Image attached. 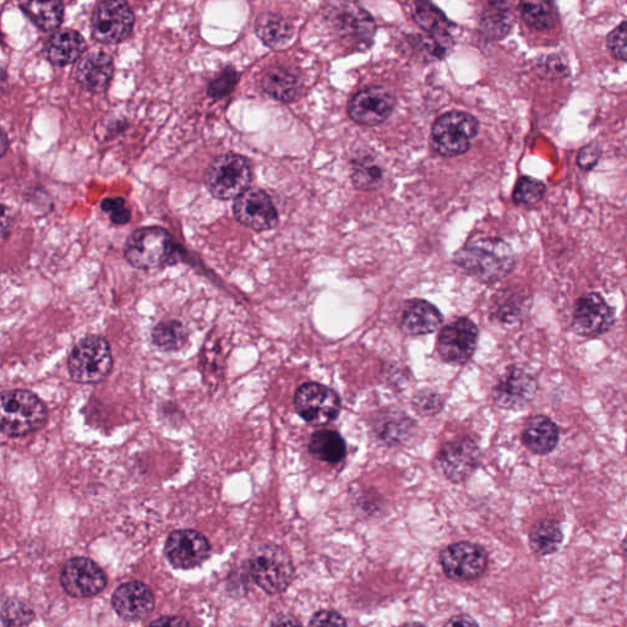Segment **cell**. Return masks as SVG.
I'll return each mask as SVG.
<instances>
[{
    "instance_id": "obj_50",
    "label": "cell",
    "mask_w": 627,
    "mask_h": 627,
    "mask_svg": "<svg viewBox=\"0 0 627 627\" xmlns=\"http://www.w3.org/2000/svg\"><path fill=\"white\" fill-rule=\"evenodd\" d=\"M626 323H627V320H626Z\"/></svg>"
},
{
    "instance_id": "obj_40",
    "label": "cell",
    "mask_w": 627,
    "mask_h": 627,
    "mask_svg": "<svg viewBox=\"0 0 627 627\" xmlns=\"http://www.w3.org/2000/svg\"><path fill=\"white\" fill-rule=\"evenodd\" d=\"M601 158V149L597 144H591L583 147L577 156V165L580 166L583 171H591L592 168L597 166Z\"/></svg>"
},
{
    "instance_id": "obj_15",
    "label": "cell",
    "mask_w": 627,
    "mask_h": 627,
    "mask_svg": "<svg viewBox=\"0 0 627 627\" xmlns=\"http://www.w3.org/2000/svg\"><path fill=\"white\" fill-rule=\"evenodd\" d=\"M615 312L598 293H586L577 299L572 316V329L577 335L594 338L612 329Z\"/></svg>"
},
{
    "instance_id": "obj_24",
    "label": "cell",
    "mask_w": 627,
    "mask_h": 627,
    "mask_svg": "<svg viewBox=\"0 0 627 627\" xmlns=\"http://www.w3.org/2000/svg\"><path fill=\"white\" fill-rule=\"evenodd\" d=\"M522 443L536 455H547L559 443V429L545 416H533L528 419L522 432Z\"/></svg>"
},
{
    "instance_id": "obj_20",
    "label": "cell",
    "mask_w": 627,
    "mask_h": 627,
    "mask_svg": "<svg viewBox=\"0 0 627 627\" xmlns=\"http://www.w3.org/2000/svg\"><path fill=\"white\" fill-rule=\"evenodd\" d=\"M155 604L154 592L140 581L123 583L112 596L114 612L130 623L149 618L154 612Z\"/></svg>"
},
{
    "instance_id": "obj_8",
    "label": "cell",
    "mask_w": 627,
    "mask_h": 627,
    "mask_svg": "<svg viewBox=\"0 0 627 627\" xmlns=\"http://www.w3.org/2000/svg\"><path fill=\"white\" fill-rule=\"evenodd\" d=\"M479 123L471 114L450 112L433 125L432 147L436 154L451 158L466 154L477 138Z\"/></svg>"
},
{
    "instance_id": "obj_9",
    "label": "cell",
    "mask_w": 627,
    "mask_h": 627,
    "mask_svg": "<svg viewBox=\"0 0 627 627\" xmlns=\"http://www.w3.org/2000/svg\"><path fill=\"white\" fill-rule=\"evenodd\" d=\"M135 16L127 0H102L92 15V35L103 45H117L132 34Z\"/></svg>"
},
{
    "instance_id": "obj_18",
    "label": "cell",
    "mask_w": 627,
    "mask_h": 627,
    "mask_svg": "<svg viewBox=\"0 0 627 627\" xmlns=\"http://www.w3.org/2000/svg\"><path fill=\"white\" fill-rule=\"evenodd\" d=\"M396 98L390 90L372 86L358 92L348 106V114L353 122L364 127H374L384 123L394 111Z\"/></svg>"
},
{
    "instance_id": "obj_48",
    "label": "cell",
    "mask_w": 627,
    "mask_h": 627,
    "mask_svg": "<svg viewBox=\"0 0 627 627\" xmlns=\"http://www.w3.org/2000/svg\"><path fill=\"white\" fill-rule=\"evenodd\" d=\"M623 550H624L625 558L627 560V534H626V537H625L624 542H623Z\"/></svg>"
},
{
    "instance_id": "obj_2",
    "label": "cell",
    "mask_w": 627,
    "mask_h": 627,
    "mask_svg": "<svg viewBox=\"0 0 627 627\" xmlns=\"http://www.w3.org/2000/svg\"><path fill=\"white\" fill-rule=\"evenodd\" d=\"M123 253L124 259L134 269H162L176 260L177 244L165 228L141 227L130 234Z\"/></svg>"
},
{
    "instance_id": "obj_25",
    "label": "cell",
    "mask_w": 627,
    "mask_h": 627,
    "mask_svg": "<svg viewBox=\"0 0 627 627\" xmlns=\"http://www.w3.org/2000/svg\"><path fill=\"white\" fill-rule=\"evenodd\" d=\"M19 7L43 32L57 30L63 23V0H19Z\"/></svg>"
},
{
    "instance_id": "obj_29",
    "label": "cell",
    "mask_w": 627,
    "mask_h": 627,
    "mask_svg": "<svg viewBox=\"0 0 627 627\" xmlns=\"http://www.w3.org/2000/svg\"><path fill=\"white\" fill-rule=\"evenodd\" d=\"M347 446L342 436L332 430H320L309 441V452L315 459L327 463L341 462L345 459Z\"/></svg>"
},
{
    "instance_id": "obj_5",
    "label": "cell",
    "mask_w": 627,
    "mask_h": 627,
    "mask_svg": "<svg viewBox=\"0 0 627 627\" xmlns=\"http://www.w3.org/2000/svg\"><path fill=\"white\" fill-rule=\"evenodd\" d=\"M113 369L111 345L105 337L89 335L76 343L69 353L68 370L75 383L98 384L108 378Z\"/></svg>"
},
{
    "instance_id": "obj_21",
    "label": "cell",
    "mask_w": 627,
    "mask_h": 627,
    "mask_svg": "<svg viewBox=\"0 0 627 627\" xmlns=\"http://www.w3.org/2000/svg\"><path fill=\"white\" fill-rule=\"evenodd\" d=\"M443 319V314L434 304L424 299H411L402 307L400 327L408 336H424L438 330Z\"/></svg>"
},
{
    "instance_id": "obj_49",
    "label": "cell",
    "mask_w": 627,
    "mask_h": 627,
    "mask_svg": "<svg viewBox=\"0 0 627 627\" xmlns=\"http://www.w3.org/2000/svg\"><path fill=\"white\" fill-rule=\"evenodd\" d=\"M626 454H627V444H626Z\"/></svg>"
},
{
    "instance_id": "obj_46",
    "label": "cell",
    "mask_w": 627,
    "mask_h": 627,
    "mask_svg": "<svg viewBox=\"0 0 627 627\" xmlns=\"http://www.w3.org/2000/svg\"><path fill=\"white\" fill-rule=\"evenodd\" d=\"M489 2L492 4V7L509 9L512 0H489Z\"/></svg>"
},
{
    "instance_id": "obj_31",
    "label": "cell",
    "mask_w": 627,
    "mask_h": 627,
    "mask_svg": "<svg viewBox=\"0 0 627 627\" xmlns=\"http://www.w3.org/2000/svg\"><path fill=\"white\" fill-rule=\"evenodd\" d=\"M520 13L523 21L538 31L552 29L558 20L552 0H521Z\"/></svg>"
},
{
    "instance_id": "obj_1",
    "label": "cell",
    "mask_w": 627,
    "mask_h": 627,
    "mask_svg": "<svg viewBox=\"0 0 627 627\" xmlns=\"http://www.w3.org/2000/svg\"><path fill=\"white\" fill-rule=\"evenodd\" d=\"M454 261L474 280L492 285L514 270L515 254L503 239L483 238L463 245Z\"/></svg>"
},
{
    "instance_id": "obj_17",
    "label": "cell",
    "mask_w": 627,
    "mask_h": 627,
    "mask_svg": "<svg viewBox=\"0 0 627 627\" xmlns=\"http://www.w3.org/2000/svg\"><path fill=\"white\" fill-rule=\"evenodd\" d=\"M481 461V450L476 441L468 436H461L447 443L438 456V465L449 481L461 483L467 481L476 471Z\"/></svg>"
},
{
    "instance_id": "obj_26",
    "label": "cell",
    "mask_w": 627,
    "mask_h": 627,
    "mask_svg": "<svg viewBox=\"0 0 627 627\" xmlns=\"http://www.w3.org/2000/svg\"><path fill=\"white\" fill-rule=\"evenodd\" d=\"M261 87L266 95L280 102H292L301 92L302 84L298 76L291 70L283 67H274L267 70L261 79Z\"/></svg>"
},
{
    "instance_id": "obj_14",
    "label": "cell",
    "mask_w": 627,
    "mask_h": 627,
    "mask_svg": "<svg viewBox=\"0 0 627 627\" xmlns=\"http://www.w3.org/2000/svg\"><path fill=\"white\" fill-rule=\"evenodd\" d=\"M61 585L70 597L91 598L105 591L107 575L94 560L79 556L64 564Z\"/></svg>"
},
{
    "instance_id": "obj_33",
    "label": "cell",
    "mask_w": 627,
    "mask_h": 627,
    "mask_svg": "<svg viewBox=\"0 0 627 627\" xmlns=\"http://www.w3.org/2000/svg\"><path fill=\"white\" fill-rule=\"evenodd\" d=\"M547 187L541 181L532 177H521L514 189V199L516 205L531 207L537 205L544 198Z\"/></svg>"
},
{
    "instance_id": "obj_11",
    "label": "cell",
    "mask_w": 627,
    "mask_h": 627,
    "mask_svg": "<svg viewBox=\"0 0 627 627\" xmlns=\"http://www.w3.org/2000/svg\"><path fill=\"white\" fill-rule=\"evenodd\" d=\"M479 331L468 318H456L441 329L438 352L443 361L450 364H466L478 346Z\"/></svg>"
},
{
    "instance_id": "obj_37",
    "label": "cell",
    "mask_w": 627,
    "mask_h": 627,
    "mask_svg": "<svg viewBox=\"0 0 627 627\" xmlns=\"http://www.w3.org/2000/svg\"><path fill=\"white\" fill-rule=\"evenodd\" d=\"M522 309V301L519 302V299L510 298L509 294H505L504 297L496 298L493 316L501 323L512 324L521 318Z\"/></svg>"
},
{
    "instance_id": "obj_4",
    "label": "cell",
    "mask_w": 627,
    "mask_h": 627,
    "mask_svg": "<svg viewBox=\"0 0 627 627\" xmlns=\"http://www.w3.org/2000/svg\"><path fill=\"white\" fill-rule=\"evenodd\" d=\"M45 403L34 392L10 390L2 395V421L0 427L10 438H21L37 432L47 423Z\"/></svg>"
},
{
    "instance_id": "obj_28",
    "label": "cell",
    "mask_w": 627,
    "mask_h": 627,
    "mask_svg": "<svg viewBox=\"0 0 627 627\" xmlns=\"http://www.w3.org/2000/svg\"><path fill=\"white\" fill-rule=\"evenodd\" d=\"M188 340V327L176 319L161 321L151 332L152 345L162 352L181 351Z\"/></svg>"
},
{
    "instance_id": "obj_45",
    "label": "cell",
    "mask_w": 627,
    "mask_h": 627,
    "mask_svg": "<svg viewBox=\"0 0 627 627\" xmlns=\"http://www.w3.org/2000/svg\"><path fill=\"white\" fill-rule=\"evenodd\" d=\"M449 625H457V624H462V625H474L476 624V621L472 620L470 618V616H466V619L460 620L459 616H455L454 619L450 620L449 623H447Z\"/></svg>"
},
{
    "instance_id": "obj_44",
    "label": "cell",
    "mask_w": 627,
    "mask_h": 627,
    "mask_svg": "<svg viewBox=\"0 0 627 627\" xmlns=\"http://www.w3.org/2000/svg\"><path fill=\"white\" fill-rule=\"evenodd\" d=\"M151 625H189V623L181 616H161L160 619L152 621Z\"/></svg>"
},
{
    "instance_id": "obj_43",
    "label": "cell",
    "mask_w": 627,
    "mask_h": 627,
    "mask_svg": "<svg viewBox=\"0 0 627 627\" xmlns=\"http://www.w3.org/2000/svg\"><path fill=\"white\" fill-rule=\"evenodd\" d=\"M123 206H125V199L123 198H107L101 203V209L103 212H106V214H111L112 211Z\"/></svg>"
},
{
    "instance_id": "obj_10",
    "label": "cell",
    "mask_w": 627,
    "mask_h": 627,
    "mask_svg": "<svg viewBox=\"0 0 627 627\" xmlns=\"http://www.w3.org/2000/svg\"><path fill=\"white\" fill-rule=\"evenodd\" d=\"M294 407L305 422L326 425L335 421L341 400L330 387L318 383L303 384L294 396Z\"/></svg>"
},
{
    "instance_id": "obj_3",
    "label": "cell",
    "mask_w": 627,
    "mask_h": 627,
    "mask_svg": "<svg viewBox=\"0 0 627 627\" xmlns=\"http://www.w3.org/2000/svg\"><path fill=\"white\" fill-rule=\"evenodd\" d=\"M324 20L331 34L348 49L368 48L373 42L374 19L356 3L347 0L331 3Z\"/></svg>"
},
{
    "instance_id": "obj_35",
    "label": "cell",
    "mask_w": 627,
    "mask_h": 627,
    "mask_svg": "<svg viewBox=\"0 0 627 627\" xmlns=\"http://www.w3.org/2000/svg\"><path fill=\"white\" fill-rule=\"evenodd\" d=\"M416 20L425 30L433 32L434 35H445L446 19L438 9L428 2H421L417 5Z\"/></svg>"
},
{
    "instance_id": "obj_23",
    "label": "cell",
    "mask_w": 627,
    "mask_h": 627,
    "mask_svg": "<svg viewBox=\"0 0 627 627\" xmlns=\"http://www.w3.org/2000/svg\"><path fill=\"white\" fill-rule=\"evenodd\" d=\"M87 48L85 38L75 30L56 32L45 47V56L56 67L73 64L83 56Z\"/></svg>"
},
{
    "instance_id": "obj_38",
    "label": "cell",
    "mask_w": 627,
    "mask_h": 627,
    "mask_svg": "<svg viewBox=\"0 0 627 627\" xmlns=\"http://www.w3.org/2000/svg\"><path fill=\"white\" fill-rule=\"evenodd\" d=\"M239 81V74L233 68H226L211 81L207 94L214 100H222L232 94Z\"/></svg>"
},
{
    "instance_id": "obj_42",
    "label": "cell",
    "mask_w": 627,
    "mask_h": 627,
    "mask_svg": "<svg viewBox=\"0 0 627 627\" xmlns=\"http://www.w3.org/2000/svg\"><path fill=\"white\" fill-rule=\"evenodd\" d=\"M109 220H111L113 225H127V223L132 220V211H130L127 206L119 207V209L114 210L111 214H109Z\"/></svg>"
},
{
    "instance_id": "obj_12",
    "label": "cell",
    "mask_w": 627,
    "mask_h": 627,
    "mask_svg": "<svg viewBox=\"0 0 627 627\" xmlns=\"http://www.w3.org/2000/svg\"><path fill=\"white\" fill-rule=\"evenodd\" d=\"M489 556L482 545L471 542L451 544L441 554V565L451 580L472 581L487 570Z\"/></svg>"
},
{
    "instance_id": "obj_22",
    "label": "cell",
    "mask_w": 627,
    "mask_h": 627,
    "mask_svg": "<svg viewBox=\"0 0 627 627\" xmlns=\"http://www.w3.org/2000/svg\"><path fill=\"white\" fill-rule=\"evenodd\" d=\"M113 74L112 57L103 52H95L81 59L75 70V79L92 94H102L111 84Z\"/></svg>"
},
{
    "instance_id": "obj_16",
    "label": "cell",
    "mask_w": 627,
    "mask_h": 627,
    "mask_svg": "<svg viewBox=\"0 0 627 627\" xmlns=\"http://www.w3.org/2000/svg\"><path fill=\"white\" fill-rule=\"evenodd\" d=\"M165 554L173 567L193 570L210 558L211 544L203 533L194 530H179L169 534Z\"/></svg>"
},
{
    "instance_id": "obj_47",
    "label": "cell",
    "mask_w": 627,
    "mask_h": 627,
    "mask_svg": "<svg viewBox=\"0 0 627 627\" xmlns=\"http://www.w3.org/2000/svg\"><path fill=\"white\" fill-rule=\"evenodd\" d=\"M7 146H8L7 134L3 133V140H2L3 156L7 154Z\"/></svg>"
},
{
    "instance_id": "obj_36",
    "label": "cell",
    "mask_w": 627,
    "mask_h": 627,
    "mask_svg": "<svg viewBox=\"0 0 627 627\" xmlns=\"http://www.w3.org/2000/svg\"><path fill=\"white\" fill-rule=\"evenodd\" d=\"M2 610L4 626L27 625L34 620L35 616L29 605L16 599L4 601Z\"/></svg>"
},
{
    "instance_id": "obj_32",
    "label": "cell",
    "mask_w": 627,
    "mask_h": 627,
    "mask_svg": "<svg viewBox=\"0 0 627 627\" xmlns=\"http://www.w3.org/2000/svg\"><path fill=\"white\" fill-rule=\"evenodd\" d=\"M351 177L359 190L370 192L380 187L383 183L384 172L375 158L370 156L356 157L351 163Z\"/></svg>"
},
{
    "instance_id": "obj_7",
    "label": "cell",
    "mask_w": 627,
    "mask_h": 627,
    "mask_svg": "<svg viewBox=\"0 0 627 627\" xmlns=\"http://www.w3.org/2000/svg\"><path fill=\"white\" fill-rule=\"evenodd\" d=\"M253 581L267 594H280L290 587L294 566L286 549L276 544L261 545L249 561Z\"/></svg>"
},
{
    "instance_id": "obj_19",
    "label": "cell",
    "mask_w": 627,
    "mask_h": 627,
    "mask_svg": "<svg viewBox=\"0 0 627 627\" xmlns=\"http://www.w3.org/2000/svg\"><path fill=\"white\" fill-rule=\"evenodd\" d=\"M538 391L537 379L526 370L512 367L499 380L494 389V401L504 410L525 408Z\"/></svg>"
},
{
    "instance_id": "obj_27",
    "label": "cell",
    "mask_w": 627,
    "mask_h": 627,
    "mask_svg": "<svg viewBox=\"0 0 627 627\" xmlns=\"http://www.w3.org/2000/svg\"><path fill=\"white\" fill-rule=\"evenodd\" d=\"M256 35L267 47L281 49L288 46L293 37V27L282 16L267 13L256 21Z\"/></svg>"
},
{
    "instance_id": "obj_13",
    "label": "cell",
    "mask_w": 627,
    "mask_h": 627,
    "mask_svg": "<svg viewBox=\"0 0 627 627\" xmlns=\"http://www.w3.org/2000/svg\"><path fill=\"white\" fill-rule=\"evenodd\" d=\"M233 216L242 226L255 232L274 230L278 212L274 201L264 190L249 188L234 199Z\"/></svg>"
},
{
    "instance_id": "obj_41",
    "label": "cell",
    "mask_w": 627,
    "mask_h": 627,
    "mask_svg": "<svg viewBox=\"0 0 627 627\" xmlns=\"http://www.w3.org/2000/svg\"><path fill=\"white\" fill-rule=\"evenodd\" d=\"M309 625L312 626H345L347 621L343 619L341 614L332 612V610H320V612L314 614L312 620L309 621Z\"/></svg>"
},
{
    "instance_id": "obj_6",
    "label": "cell",
    "mask_w": 627,
    "mask_h": 627,
    "mask_svg": "<svg viewBox=\"0 0 627 627\" xmlns=\"http://www.w3.org/2000/svg\"><path fill=\"white\" fill-rule=\"evenodd\" d=\"M205 187L218 200H234L253 182L249 161L242 155L223 154L212 160L204 177Z\"/></svg>"
},
{
    "instance_id": "obj_34",
    "label": "cell",
    "mask_w": 627,
    "mask_h": 627,
    "mask_svg": "<svg viewBox=\"0 0 627 627\" xmlns=\"http://www.w3.org/2000/svg\"><path fill=\"white\" fill-rule=\"evenodd\" d=\"M511 29V15L507 8L492 7L484 16L482 30L489 38H501Z\"/></svg>"
},
{
    "instance_id": "obj_39",
    "label": "cell",
    "mask_w": 627,
    "mask_h": 627,
    "mask_svg": "<svg viewBox=\"0 0 627 627\" xmlns=\"http://www.w3.org/2000/svg\"><path fill=\"white\" fill-rule=\"evenodd\" d=\"M607 43L613 56L627 63V23L619 25L610 32Z\"/></svg>"
},
{
    "instance_id": "obj_30",
    "label": "cell",
    "mask_w": 627,
    "mask_h": 627,
    "mask_svg": "<svg viewBox=\"0 0 627 627\" xmlns=\"http://www.w3.org/2000/svg\"><path fill=\"white\" fill-rule=\"evenodd\" d=\"M564 534L558 522L552 520L538 521L530 533V545L539 556L550 555L563 543Z\"/></svg>"
}]
</instances>
